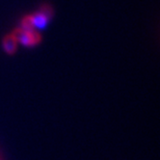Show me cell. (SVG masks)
I'll return each mask as SVG.
<instances>
[{"instance_id":"1","label":"cell","mask_w":160,"mask_h":160,"mask_svg":"<svg viewBox=\"0 0 160 160\" xmlns=\"http://www.w3.org/2000/svg\"><path fill=\"white\" fill-rule=\"evenodd\" d=\"M12 35L14 36V38L16 39L18 42H20L23 45H27V47L37 44L42 40L41 35L36 30H33L31 32H26L24 30H22L21 28H18L14 31Z\"/></svg>"},{"instance_id":"2","label":"cell","mask_w":160,"mask_h":160,"mask_svg":"<svg viewBox=\"0 0 160 160\" xmlns=\"http://www.w3.org/2000/svg\"><path fill=\"white\" fill-rule=\"evenodd\" d=\"M49 17H50V14H48L47 11H45V12L44 11H41V12L31 16L34 28H38V29L44 28L48 23Z\"/></svg>"},{"instance_id":"3","label":"cell","mask_w":160,"mask_h":160,"mask_svg":"<svg viewBox=\"0 0 160 160\" xmlns=\"http://www.w3.org/2000/svg\"><path fill=\"white\" fill-rule=\"evenodd\" d=\"M17 45H18V42L16 41V39L14 38L12 34L6 36L3 39V48L8 54L15 53L17 50Z\"/></svg>"},{"instance_id":"4","label":"cell","mask_w":160,"mask_h":160,"mask_svg":"<svg viewBox=\"0 0 160 160\" xmlns=\"http://www.w3.org/2000/svg\"><path fill=\"white\" fill-rule=\"evenodd\" d=\"M21 29L26 31V32H31L33 30H35L34 25H33V22H32L31 16L25 17L23 19H22V21H21Z\"/></svg>"}]
</instances>
